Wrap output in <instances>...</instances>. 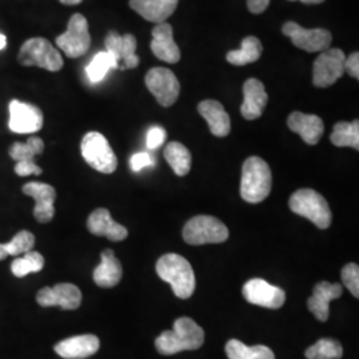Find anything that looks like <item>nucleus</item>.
I'll return each mask as SVG.
<instances>
[{
  "label": "nucleus",
  "mask_w": 359,
  "mask_h": 359,
  "mask_svg": "<svg viewBox=\"0 0 359 359\" xmlns=\"http://www.w3.org/2000/svg\"><path fill=\"white\" fill-rule=\"evenodd\" d=\"M205 333L192 318L181 317L175 321L173 330L164 332L156 339V348L163 355H173L187 350H197L203 346Z\"/></svg>",
  "instance_id": "f257e3e1"
},
{
  "label": "nucleus",
  "mask_w": 359,
  "mask_h": 359,
  "mask_svg": "<svg viewBox=\"0 0 359 359\" xmlns=\"http://www.w3.org/2000/svg\"><path fill=\"white\" fill-rule=\"evenodd\" d=\"M158 277L170 285L173 293L187 299L194 293L196 277L189 261L176 253L161 257L156 264Z\"/></svg>",
  "instance_id": "f03ea898"
},
{
  "label": "nucleus",
  "mask_w": 359,
  "mask_h": 359,
  "mask_svg": "<svg viewBox=\"0 0 359 359\" xmlns=\"http://www.w3.org/2000/svg\"><path fill=\"white\" fill-rule=\"evenodd\" d=\"M271 191V170L261 157L252 156L243 165L241 197L246 203H262Z\"/></svg>",
  "instance_id": "7ed1b4c3"
},
{
  "label": "nucleus",
  "mask_w": 359,
  "mask_h": 359,
  "mask_svg": "<svg viewBox=\"0 0 359 359\" xmlns=\"http://www.w3.org/2000/svg\"><path fill=\"white\" fill-rule=\"evenodd\" d=\"M289 208L295 215L308 218L320 229H327L333 219L325 197L313 189H299L293 193L289 200Z\"/></svg>",
  "instance_id": "20e7f679"
},
{
  "label": "nucleus",
  "mask_w": 359,
  "mask_h": 359,
  "mask_svg": "<svg viewBox=\"0 0 359 359\" xmlns=\"http://www.w3.org/2000/svg\"><path fill=\"white\" fill-rule=\"evenodd\" d=\"M18 62L26 67H39L50 72L60 71L65 65L59 50L44 38L28 39L20 47Z\"/></svg>",
  "instance_id": "39448f33"
},
{
  "label": "nucleus",
  "mask_w": 359,
  "mask_h": 359,
  "mask_svg": "<svg viewBox=\"0 0 359 359\" xmlns=\"http://www.w3.org/2000/svg\"><path fill=\"white\" fill-rule=\"evenodd\" d=\"M182 237L189 245L221 244L229 238L226 225L212 216H196L191 218L184 229Z\"/></svg>",
  "instance_id": "423d86ee"
},
{
  "label": "nucleus",
  "mask_w": 359,
  "mask_h": 359,
  "mask_svg": "<svg viewBox=\"0 0 359 359\" xmlns=\"http://www.w3.org/2000/svg\"><path fill=\"white\" fill-rule=\"evenodd\" d=\"M81 154L90 167L100 173H114L117 157L108 140L99 132H88L81 140Z\"/></svg>",
  "instance_id": "0eeeda50"
},
{
  "label": "nucleus",
  "mask_w": 359,
  "mask_h": 359,
  "mask_svg": "<svg viewBox=\"0 0 359 359\" xmlns=\"http://www.w3.org/2000/svg\"><path fill=\"white\" fill-rule=\"evenodd\" d=\"M56 46L71 59L84 56L90 47V27L81 13L71 16L65 34L56 38Z\"/></svg>",
  "instance_id": "6e6552de"
},
{
  "label": "nucleus",
  "mask_w": 359,
  "mask_h": 359,
  "mask_svg": "<svg viewBox=\"0 0 359 359\" xmlns=\"http://www.w3.org/2000/svg\"><path fill=\"white\" fill-rule=\"evenodd\" d=\"M345 53L339 48H327L321 52L313 65V84L327 88L345 74Z\"/></svg>",
  "instance_id": "1a4fd4ad"
},
{
  "label": "nucleus",
  "mask_w": 359,
  "mask_h": 359,
  "mask_svg": "<svg viewBox=\"0 0 359 359\" xmlns=\"http://www.w3.org/2000/svg\"><path fill=\"white\" fill-rule=\"evenodd\" d=\"M145 84L147 88L156 97V100L163 107H170L179 99V80L168 68H152L145 76Z\"/></svg>",
  "instance_id": "9d476101"
},
{
  "label": "nucleus",
  "mask_w": 359,
  "mask_h": 359,
  "mask_svg": "<svg viewBox=\"0 0 359 359\" xmlns=\"http://www.w3.org/2000/svg\"><path fill=\"white\" fill-rule=\"evenodd\" d=\"M283 32L293 41L297 48L306 52H322L330 48L333 36L330 31L323 28L306 29L295 22H287L283 27Z\"/></svg>",
  "instance_id": "9b49d317"
},
{
  "label": "nucleus",
  "mask_w": 359,
  "mask_h": 359,
  "mask_svg": "<svg viewBox=\"0 0 359 359\" xmlns=\"http://www.w3.org/2000/svg\"><path fill=\"white\" fill-rule=\"evenodd\" d=\"M10 120L8 128L19 135L36 133L43 128L44 116L41 109L34 104L25 103L20 100H13L8 105Z\"/></svg>",
  "instance_id": "f8f14e48"
},
{
  "label": "nucleus",
  "mask_w": 359,
  "mask_h": 359,
  "mask_svg": "<svg viewBox=\"0 0 359 359\" xmlns=\"http://www.w3.org/2000/svg\"><path fill=\"white\" fill-rule=\"evenodd\" d=\"M243 294L249 304L261 308L280 309L286 301L283 289L261 278H253L245 283Z\"/></svg>",
  "instance_id": "ddd939ff"
},
{
  "label": "nucleus",
  "mask_w": 359,
  "mask_h": 359,
  "mask_svg": "<svg viewBox=\"0 0 359 359\" xmlns=\"http://www.w3.org/2000/svg\"><path fill=\"white\" fill-rule=\"evenodd\" d=\"M36 301L43 308L60 306L65 310H76L81 304V292L74 283H57L53 287H43Z\"/></svg>",
  "instance_id": "4468645a"
},
{
  "label": "nucleus",
  "mask_w": 359,
  "mask_h": 359,
  "mask_svg": "<svg viewBox=\"0 0 359 359\" xmlns=\"http://www.w3.org/2000/svg\"><path fill=\"white\" fill-rule=\"evenodd\" d=\"M105 48L115 56L121 71L136 68L140 63V59L136 55L137 40L130 34L120 35L116 31L108 32L105 38Z\"/></svg>",
  "instance_id": "2eb2a0df"
},
{
  "label": "nucleus",
  "mask_w": 359,
  "mask_h": 359,
  "mask_svg": "<svg viewBox=\"0 0 359 359\" xmlns=\"http://www.w3.org/2000/svg\"><path fill=\"white\" fill-rule=\"evenodd\" d=\"M23 193L35 200L34 216L41 224L50 222L55 216L56 191L50 184L32 181L23 187Z\"/></svg>",
  "instance_id": "dca6fc26"
},
{
  "label": "nucleus",
  "mask_w": 359,
  "mask_h": 359,
  "mask_svg": "<svg viewBox=\"0 0 359 359\" xmlns=\"http://www.w3.org/2000/svg\"><path fill=\"white\" fill-rule=\"evenodd\" d=\"M87 228L92 234L99 237H107L114 243L123 241L128 237L127 228L117 224L111 216L109 210L104 208H99L90 213L87 221Z\"/></svg>",
  "instance_id": "f3484780"
},
{
  "label": "nucleus",
  "mask_w": 359,
  "mask_h": 359,
  "mask_svg": "<svg viewBox=\"0 0 359 359\" xmlns=\"http://www.w3.org/2000/svg\"><path fill=\"white\" fill-rule=\"evenodd\" d=\"M100 341L93 334L67 338L55 346L57 355L65 359H86L99 351Z\"/></svg>",
  "instance_id": "a211bd4d"
},
{
  "label": "nucleus",
  "mask_w": 359,
  "mask_h": 359,
  "mask_svg": "<svg viewBox=\"0 0 359 359\" xmlns=\"http://www.w3.org/2000/svg\"><path fill=\"white\" fill-rule=\"evenodd\" d=\"M152 38L151 48L157 59L170 65L179 63L181 53L179 46L173 39V29L170 25H168L167 22L158 23L152 31Z\"/></svg>",
  "instance_id": "6ab92c4d"
},
{
  "label": "nucleus",
  "mask_w": 359,
  "mask_h": 359,
  "mask_svg": "<svg viewBox=\"0 0 359 359\" xmlns=\"http://www.w3.org/2000/svg\"><path fill=\"white\" fill-rule=\"evenodd\" d=\"M344 287L341 283H320L316 285L313 295L309 298L308 308L318 321L329 320V304L342 295Z\"/></svg>",
  "instance_id": "aec40b11"
},
{
  "label": "nucleus",
  "mask_w": 359,
  "mask_h": 359,
  "mask_svg": "<svg viewBox=\"0 0 359 359\" xmlns=\"http://www.w3.org/2000/svg\"><path fill=\"white\" fill-rule=\"evenodd\" d=\"M179 0H129V7L151 23H164L176 11Z\"/></svg>",
  "instance_id": "412c9836"
},
{
  "label": "nucleus",
  "mask_w": 359,
  "mask_h": 359,
  "mask_svg": "<svg viewBox=\"0 0 359 359\" xmlns=\"http://www.w3.org/2000/svg\"><path fill=\"white\" fill-rule=\"evenodd\" d=\"M287 127L309 145H317L323 135V121L316 115L293 112L287 118Z\"/></svg>",
  "instance_id": "4be33fe9"
},
{
  "label": "nucleus",
  "mask_w": 359,
  "mask_h": 359,
  "mask_svg": "<svg viewBox=\"0 0 359 359\" xmlns=\"http://www.w3.org/2000/svg\"><path fill=\"white\" fill-rule=\"evenodd\" d=\"M268 104V93L265 86L257 80L249 79L244 84V103L241 105V115L246 120H256L262 116Z\"/></svg>",
  "instance_id": "5701e85b"
},
{
  "label": "nucleus",
  "mask_w": 359,
  "mask_h": 359,
  "mask_svg": "<svg viewBox=\"0 0 359 359\" xmlns=\"http://www.w3.org/2000/svg\"><path fill=\"white\" fill-rule=\"evenodd\" d=\"M198 114L203 116L213 136L225 137L231 132V117L224 109L222 104L216 100H204L197 107Z\"/></svg>",
  "instance_id": "b1692460"
},
{
  "label": "nucleus",
  "mask_w": 359,
  "mask_h": 359,
  "mask_svg": "<svg viewBox=\"0 0 359 359\" xmlns=\"http://www.w3.org/2000/svg\"><path fill=\"white\" fill-rule=\"evenodd\" d=\"M123 266L114 250L107 249L102 253V262L93 271V281L100 287H114L121 281Z\"/></svg>",
  "instance_id": "393cba45"
},
{
  "label": "nucleus",
  "mask_w": 359,
  "mask_h": 359,
  "mask_svg": "<svg viewBox=\"0 0 359 359\" xmlns=\"http://www.w3.org/2000/svg\"><path fill=\"white\" fill-rule=\"evenodd\" d=\"M164 157L177 176H187L192 167V154L184 144L172 142L164 149Z\"/></svg>",
  "instance_id": "a878e982"
},
{
  "label": "nucleus",
  "mask_w": 359,
  "mask_h": 359,
  "mask_svg": "<svg viewBox=\"0 0 359 359\" xmlns=\"http://www.w3.org/2000/svg\"><path fill=\"white\" fill-rule=\"evenodd\" d=\"M262 53V44L256 36H246L240 50L228 52L226 60L233 65H246L255 63Z\"/></svg>",
  "instance_id": "bb28decb"
},
{
  "label": "nucleus",
  "mask_w": 359,
  "mask_h": 359,
  "mask_svg": "<svg viewBox=\"0 0 359 359\" xmlns=\"http://www.w3.org/2000/svg\"><path fill=\"white\" fill-rule=\"evenodd\" d=\"M225 351L229 359H276L269 347L248 346L237 339H231L225 346Z\"/></svg>",
  "instance_id": "cd10ccee"
},
{
  "label": "nucleus",
  "mask_w": 359,
  "mask_h": 359,
  "mask_svg": "<svg viewBox=\"0 0 359 359\" xmlns=\"http://www.w3.org/2000/svg\"><path fill=\"white\" fill-rule=\"evenodd\" d=\"M330 140L335 147L344 148L348 147L355 151L359 149V123L354 120L353 123L339 121L335 124Z\"/></svg>",
  "instance_id": "c85d7f7f"
},
{
  "label": "nucleus",
  "mask_w": 359,
  "mask_h": 359,
  "mask_svg": "<svg viewBox=\"0 0 359 359\" xmlns=\"http://www.w3.org/2000/svg\"><path fill=\"white\" fill-rule=\"evenodd\" d=\"M111 69H118V63L111 52L103 51L96 53L86 72L90 83H100Z\"/></svg>",
  "instance_id": "c756f323"
},
{
  "label": "nucleus",
  "mask_w": 359,
  "mask_h": 359,
  "mask_svg": "<svg viewBox=\"0 0 359 359\" xmlns=\"http://www.w3.org/2000/svg\"><path fill=\"white\" fill-rule=\"evenodd\" d=\"M35 246V236L28 231H19L7 244H0V261L8 256H22Z\"/></svg>",
  "instance_id": "7c9ffc66"
},
{
  "label": "nucleus",
  "mask_w": 359,
  "mask_h": 359,
  "mask_svg": "<svg viewBox=\"0 0 359 359\" xmlns=\"http://www.w3.org/2000/svg\"><path fill=\"white\" fill-rule=\"evenodd\" d=\"M344 347L332 338H322L305 351V357L308 359H341Z\"/></svg>",
  "instance_id": "2f4dec72"
},
{
  "label": "nucleus",
  "mask_w": 359,
  "mask_h": 359,
  "mask_svg": "<svg viewBox=\"0 0 359 359\" xmlns=\"http://www.w3.org/2000/svg\"><path fill=\"white\" fill-rule=\"evenodd\" d=\"M44 268V257L39 252L29 250L23 255V257L16 258L11 265L15 277H26L29 273H38Z\"/></svg>",
  "instance_id": "473e14b6"
},
{
  "label": "nucleus",
  "mask_w": 359,
  "mask_h": 359,
  "mask_svg": "<svg viewBox=\"0 0 359 359\" xmlns=\"http://www.w3.org/2000/svg\"><path fill=\"white\" fill-rule=\"evenodd\" d=\"M43 151L44 142L38 136H32L26 142H15L10 149V156L16 163L32 161L38 154H43Z\"/></svg>",
  "instance_id": "72a5a7b5"
},
{
  "label": "nucleus",
  "mask_w": 359,
  "mask_h": 359,
  "mask_svg": "<svg viewBox=\"0 0 359 359\" xmlns=\"http://www.w3.org/2000/svg\"><path fill=\"white\" fill-rule=\"evenodd\" d=\"M342 283L346 286L347 290L359 298V266L357 264H347L341 271Z\"/></svg>",
  "instance_id": "f704fd0d"
},
{
  "label": "nucleus",
  "mask_w": 359,
  "mask_h": 359,
  "mask_svg": "<svg viewBox=\"0 0 359 359\" xmlns=\"http://www.w3.org/2000/svg\"><path fill=\"white\" fill-rule=\"evenodd\" d=\"M165 139H167L165 129L161 127H152L148 130V135H147V147L149 149H156L165 142Z\"/></svg>",
  "instance_id": "c9c22d12"
},
{
  "label": "nucleus",
  "mask_w": 359,
  "mask_h": 359,
  "mask_svg": "<svg viewBox=\"0 0 359 359\" xmlns=\"http://www.w3.org/2000/svg\"><path fill=\"white\" fill-rule=\"evenodd\" d=\"M41 169L36 165V163L32 161H18L15 165V173L20 177H27V176H32V175H41Z\"/></svg>",
  "instance_id": "e433bc0d"
},
{
  "label": "nucleus",
  "mask_w": 359,
  "mask_h": 359,
  "mask_svg": "<svg viewBox=\"0 0 359 359\" xmlns=\"http://www.w3.org/2000/svg\"><path fill=\"white\" fill-rule=\"evenodd\" d=\"M154 165V158L151 154L145 152H139L135 154L130 158V169L133 172H140L144 168L152 167Z\"/></svg>",
  "instance_id": "4c0bfd02"
},
{
  "label": "nucleus",
  "mask_w": 359,
  "mask_h": 359,
  "mask_svg": "<svg viewBox=\"0 0 359 359\" xmlns=\"http://www.w3.org/2000/svg\"><path fill=\"white\" fill-rule=\"evenodd\" d=\"M345 72L354 79H359V53L354 52L345 59Z\"/></svg>",
  "instance_id": "58836bf2"
},
{
  "label": "nucleus",
  "mask_w": 359,
  "mask_h": 359,
  "mask_svg": "<svg viewBox=\"0 0 359 359\" xmlns=\"http://www.w3.org/2000/svg\"><path fill=\"white\" fill-rule=\"evenodd\" d=\"M270 0H248V8L252 13H262L269 6Z\"/></svg>",
  "instance_id": "ea45409f"
},
{
  "label": "nucleus",
  "mask_w": 359,
  "mask_h": 359,
  "mask_svg": "<svg viewBox=\"0 0 359 359\" xmlns=\"http://www.w3.org/2000/svg\"><path fill=\"white\" fill-rule=\"evenodd\" d=\"M59 1L65 6H76V4H80L83 0H59Z\"/></svg>",
  "instance_id": "a19ab883"
},
{
  "label": "nucleus",
  "mask_w": 359,
  "mask_h": 359,
  "mask_svg": "<svg viewBox=\"0 0 359 359\" xmlns=\"http://www.w3.org/2000/svg\"><path fill=\"white\" fill-rule=\"evenodd\" d=\"M6 46H7V38L3 34H0V51L4 50Z\"/></svg>",
  "instance_id": "79ce46f5"
},
{
  "label": "nucleus",
  "mask_w": 359,
  "mask_h": 359,
  "mask_svg": "<svg viewBox=\"0 0 359 359\" xmlns=\"http://www.w3.org/2000/svg\"><path fill=\"white\" fill-rule=\"evenodd\" d=\"M290 1H295V0H290ZM299 1H302L305 4H321L322 1H325V0H299Z\"/></svg>",
  "instance_id": "37998d69"
}]
</instances>
